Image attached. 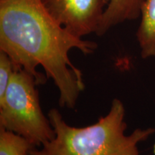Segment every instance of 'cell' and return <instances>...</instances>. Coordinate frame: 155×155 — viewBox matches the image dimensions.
Segmentation results:
<instances>
[{
  "label": "cell",
  "mask_w": 155,
  "mask_h": 155,
  "mask_svg": "<svg viewBox=\"0 0 155 155\" xmlns=\"http://www.w3.org/2000/svg\"><path fill=\"white\" fill-rule=\"evenodd\" d=\"M58 24L77 38L96 33L106 5L104 0H42Z\"/></svg>",
  "instance_id": "obj_4"
},
{
  "label": "cell",
  "mask_w": 155,
  "mask_h": 155,
  "mask_svg": "<svg viewBox=\"0 0 155 155\" xmlns=\"http://www.w3.org/2000/svg\"><path fill=\"white\" fill-rule=\"evenodd\" d=\"M97 47L58 24L42 0H0V51L34 76L38 85L46 78L36 68L43 67L59 90L62 107L74 108L85 88L82 73L71 61L69 51L75 48L89 55Z\"/></svg>",
  "instance_id": "obj_1"
},
{
  "label": "cell",
  "mask_w": 155,
  "mask_h": 155,
  "mask_svg": "<svg viewBox=\"0 0 155 155\" xmlns=\"http://www.w3.org/2000/svg\"><path fill=\"white\" fill-rule=\"evenodd\" d=\"M106 7L99 28L96 32L102 36L116 25L140 17L141 6L144 0H104Z\"/></svg>",
  "instance_id": "obj_5"
},
{
  "label": "cell",
  "mask_w": 155,
  "mask_h": 155,
  "mask_svg": "<svg viewBox=\"0 0 155 155\" xmlns=\"http://www.w3.org/2000/svg\"><path fill=\"white\" fill-rule=\"evenodd\" d=\"M38 85L34 76L15 65L7 90L0 98V127L22 136L35 147L43 146L55 136L40 107Z\"/></svg>",
  "instance_id": "obj_3"
},
{
  "label": "cell",
  "mask_w": 155,
  "mask_h": 155,
  "mask_svg": "<svg viewBox=\"0 0 155 155\" xmlns=\"http://www.w3.org/2000/svg\"><path fill=\"white\" fill-rule=\"evenodd\" d=\"M154 154L155 155V143H154Z\"/></svg>",
  "instance_id": "obj_9"
},
{
  "label": "cell",
  "mask_w": 155,
  "mask_h": 155,
  "mask_svg": "<svg viewBox=\"0 0 155 155\" xmlns=\"http://www.w3.org/2000/svg\"><path fill=\"white\" fill-rule=\"evenodd\" d=\"M125 108L115 98L106 116L86 127H71L64 121L56 108L48 112V119L55 131L53 140L31 151L32 155H140L138 144L147 140L155 129H137L126 135Z\"/></svg>",
  "instance_id": "obj_2"
},
{
  "label": "cell",
  "mask_w": 155,
  "mask_h": 155,
  "mask_svg": "<svg viewBox=\"0 0 155 155\" xmlns=\"http://www.w3.org/2000/svg\"><path fill=\"white\" fill-rule=\"evenodd\" d=\"M35 147L22 136L0 127V155H32Z\"/></svg>",
  "instance_id": "obj_7"
},
{
  "label": "cell",
  "mask_w": 155,
  "mask_h": 155,
  "mask_svg": "<svg viewBox=\"0 0 155 155\" xmlns=\"http://www.w3.org/2000/svg\"><path fill=\"white\" fill-rule=\"evenodd\" d=\"M137 38L143 58L155 57V0H144Z\"/></svg>",
  "instance_id": "obj_6"
},
{
  "label": "cell",
  "mask_w": 155,
  "mask_h": 155,
  "mask_svg": "<svg viewBox=\"0 0 155 155\" xmlns=\"http://www.w3.org/2000/svg\"><path fill=\"white\" fill-rule=\"evenodd\" d=\"M15 71V65L5 52L0 51V98L5 94Z\"/></svg>",
  "instance_id": "obj_8"
}]
</instances>
